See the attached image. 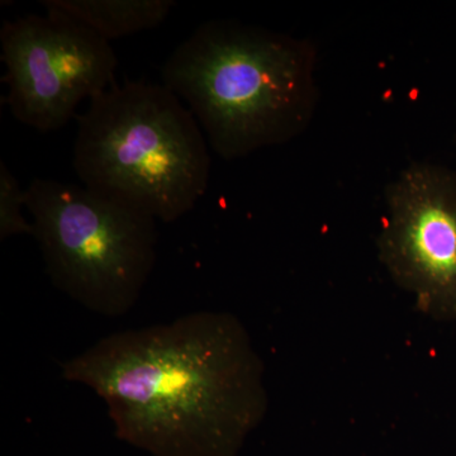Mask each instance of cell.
<instances>
[{
	"instance_id": "8",
	"label": "cell",
	"mask_w": 456,
	"mask_h": 456,
	"mask_svg": "<svg viewBox=\"0 0 456 456\" xmlns=\"http://www.w3.org/2000/svg\"><path fill=\"white\" fill-rule=\"evenodd\" d=\"M26 208V189L20 187V182L4 161L0 163V240L11 236L32 235V222L26 220L22 208Z\"/></svg>"
},
{
	"instance_id": "5",
	"label": "cell",
	"mask_w": 456,
	"mask_h": 456,
	"mask_svg": "<svg viewBox=\"0 0 456 456\" xmlns=\"http://www.w3.org/2000/svg\"><path fill=\"white\" fill-rule=\"evenodd\" d=\"M5 20L0 29L4 102L14 118L41 132L59 130L77 106L114 86L118 60L94 31L46 9Z\"/></svg>"
},
{
	"instance_id": "1",
	"label": "cell",
	"mask_w": 456,
	"mask_h": 456,
	"mask_svg": "<svg viewBox=\"0 0 456 456\" xmlns=\"http://www.w3.org/2000/svg\"><path fill=\"white\" fill-rule=\"evenodd\" d=\"M62 377L97 393L116 436L152 456H237L269 408L263 360L230 312L107 336Z\"/></svg>"
},
{
	"instance_id": "7",
	"label": "cell",
	"mask_w": 456,
	"mask_h": 456,
	"mask_svg": "<svg viewBox=\"0 0 456 456\" xmlns=\"http://www.w3.org/2000/svg\"><path fill=\"white\" fill-rule=\"evenodd\" d=\"M42 7L88 27L110 42L155 28L176 3L173 0H44Z\"/></svg>"
},
{
	"instance_id": "2",
	"label": "cell",
	"mask_w": 456,
	"mask_h": 456,
	"mask_svg": "<svg viewBox=\"0 0 456 456\" xmlns=\"http://www.w3.org/2000/svg\"><path fill=\"white\" fill-rule=\"evenodd\" d=\"M316 49L308 40L237 20L198 26L167 57L163 82L226 160L281 145L316 110Z\"/></svg>"
},
{
	"instance_id": "6",
	"label": "cell",
	"mask_w": 456,
	"mask_h": 456,
	"mask_svg": "<svg viewBox=\"0 0 456 456\" xmlns=\"http://www.w3.org/2000/svg\"><path fill=\"white\" fill-rule=\"evenodd\" d=\"M378 255L392 281L437 322H456V171L415 163L386 191Z\"/></svg>"
},
{
	"instance_id": "3",
	"label": "cell",
	"mask_w": 456,
	"mask_h": 456,
	"mask_svg": "<svg viewBox=\"0 0 456 456\" xmlns=\"http://www.w3.org/2000/svg\"><path fill=\"white\" fill-rule=\"evenodd\" d=\"M75 118L74 170L89 191L164 224L187 215L206 194L207 139L164 84H114Z\"/></svg>"
},
{
	"instance_id": "4",
	"label": "cell",
	"mask_w": 456,
	"mask_h": 456,
	"mask_svg": "<svg viewBox=\"0 0 456 456\" xmlns=\"http://www.w3.org/2000/svg\"><path fill=\"white\" fill-rule=\"evenodd\" d=\"M26 208L57 289L107 317L134 308L156 263L155 220L53 179L32 180Z\"/></svg>"
}]
</instances>
